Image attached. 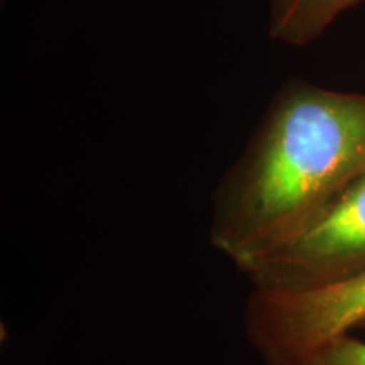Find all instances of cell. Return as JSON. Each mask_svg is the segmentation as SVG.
I'll return each mask as SVG.
<instances>
[{
    "instance_id": "obj_2",
    "label": "cell",
    "mask_w": 365,
    "mask_h": 365,
    "mask_svg": "<svg viewBox=\"0 0 365 365\" xmlns=\"http://www.w3.org/2000/svg\"><path fill=\"white\" fill-rule=\"evenodd\" d=\"M244 328L264 365H301L330 341L365 328V271L309 289L252 287Z\"/></svg>"
},
{
    "instance_id": "obj_5",
    "label": "cell",
    "mask_w": 365,
    "mask_h": 365,
    "mask_svg": "<svg viewBox=\"0 0 365 365\" xmlns=\"http://www.w3.org/2000/svg\"><path fill=\"white\" fill-rule=\"evenodd\" d=\"M301 365H365V341L352 335L322 346Z\"/></svg>"
},
{
    "instance_id": "obj_1",
    "label": "cell",
    "mask_w": 365,
    "mask_h": 365,
    "mask_svg": "<svg viewBox=\"0 0 365 365\" xmlns=\"http://www.w3.org/2000/svg\"><path fill=\"white\" fill-rule=\"evenodd\" d=\"M365 170V93L291 80L212 196L210 244L247 276Z\"/></svg>"
},
{
    "instance_id": "obj_4",
    "label": "cell",
    "mask_w": 365,
    "mask_h": 365,
    "mask_svg": "<svg viewBox=\"0 0 365 365\" xmlns=\"http://www.w3.org/2000/svg\"><path fill=\"white\" fill-rule=\"evenodd\" d=\"M359 2L362 0H269V34L281 43L307 46Z\"/></svg>"
},
{
    "instance_id": "obj_3",
    "label": "cell",
    "mask_w": 365,
    "mask_h": 365,
    "mask_svg": "<svg viewBox=\"0 0 365 365\" xmlns=\"http://www.w3.org/2000/svg\"><path fill=\"white\" fill-rule=\"evenodd\" d=\"M365 271V170L286 247L247 274L255 289L298 291Z\"/></svg>"
}]
</instances>
